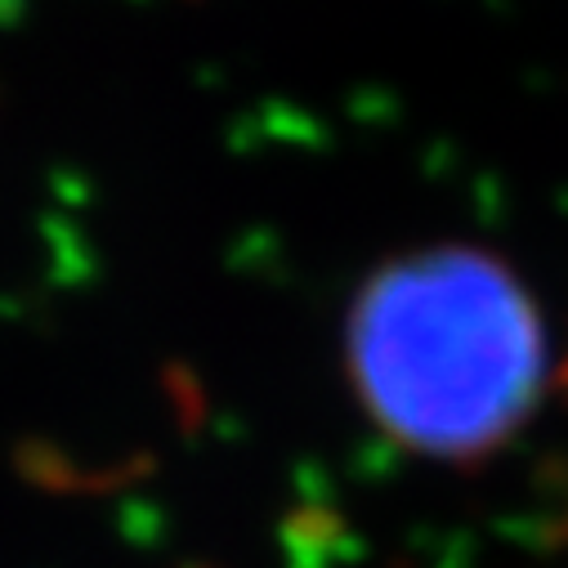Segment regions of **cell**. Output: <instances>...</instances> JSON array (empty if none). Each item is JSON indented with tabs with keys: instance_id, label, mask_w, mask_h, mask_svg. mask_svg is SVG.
<instances>
[{
	"instance_id": "6da1fadb",
	"label": "cell",
	"mask_w": 568,
	"mask_h": 568,
	"mask_svg": "<svg viewBox=\"0 0 568 568\" xmlns=\"http://www.w3.org/2000/svg\"><path fill=\"white\" fill-rule=\"evenodd\" d=\"M349 381L394 448L479 462L506 448L555 376L550 323L519 268L470 242L381 264L349 305Z\"/></svg>"
}]
</instances>
